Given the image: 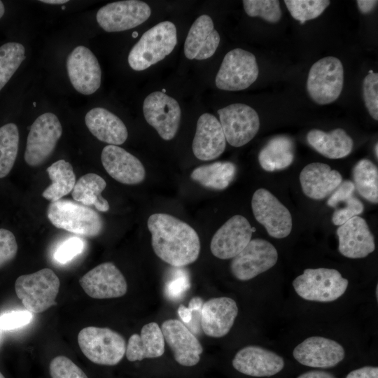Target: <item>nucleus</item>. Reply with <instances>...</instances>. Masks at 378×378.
<instances>
[{"label": "nucleus", "instance_id": "nucleus-1", "mask_svg": "<svg viewBox=\"0 0 378 378\" xmlns=\"http://www.w3.org/2000/svg\"><path fill=\"white\" fill-rule=\"evenodd\" d=\"M147 225L153 251L162 260L176 267L197 260L200 253V237L188 223L172 215L157 213L148 217Z\"/></svg>", "mask_w": 378, "mask_h": 378}, {"label": "nucleus", "instance_id": "nucleus-2", "mask_svg": "<svg viewBox=\"0 0 378 378\" xmlns=\"http://www.w3.org/2000/svg\"><path fill=\"white\" fill-rule=\"evenodd\" d=\"M177 43L176 28L170 21L161 22L147 30L132 48L128 63L135 71H143L169 55Z\"/></svg>", "mask_w": 378, "mask_h": 378}, {"label": "nucleus", "instance_id": "nucleus-3", "mask_svg": "<svg viewBox=\"0 0 378 378\" xmlns=\"http://www.w3.org/2000/svg\"><path fill=\"white\" fill-rule=\"evenodd\" d=\"M47 216L57 228L85 237L98 236L104 228L103 219L96 211L67 199L51 202Z\"/></svg>", "mask_w": 378, "mask_h": 378}, {"label": "nucleus", "instance_id": "nucleus-4", "mask_svg": "<svg viewBox=\"0 0 378 378\" xmlns=\"http://www.w3.org/2000/svg\"><path fill=\"white\" fill-rule=\"evenodd\" d=\"M59 286L57 274L49 268H43L18 277L15 290L27 311L41 313L55 304Z\"/></svg>", "mask_w": 378, "mask_h": 378}, {"label": "nucleus", "instance_id": "nucleus-5", "mask_svg": "<svg viewBox=\"0 0 378 378\" xmlns=\"http://www.w3.org/2000/svg\"><path fill=\"white\" fill-rule=\"evenodd\" d=\"M349 281L341 273L331 268H307L293 281L296 293L304 300L329 302L340 298Z\"/></svg>", "mask_w": 378, "mask_h": 378}, {"label": "nucleus", "instance_id": "nucleus-6", "mask_svg": "<svg viewBox=\"0 0 378 378\" xmlns=\"http://www.w3.org/2000/svg\"><path fill=\"white\" fill-rule=\"evenodd\" d=\"M79 347L91 362L102 365H115L123 358L126 351L124 337L108 328L88 326L78 335Z\"/></svg>", "mask_w": 378, "mask_h": 378}, {"label": "nucleus", "instance_id": "nucleus-7", "mask_svg": "<svg viewBox=\"0 0 378 378\" xmlns=\"http://www.w3.org/2000/svg\"><path fill=\"white\" fill-rule=\"evenodd\" d=\"M344 83L341 61L329 56L320 59L310 68L307 90L312 99L319 105L335 102L340 95Z\"/></svg>", "mask_w": 378, "mask_h": 378}, {"label": "nucleus", "instance_id": "nucleus-8", "mask_svg": "<svg viewBox=\"0 0 378 378\" xmlns=\"http://www.w3.org/2000/svg\"><path fill=\"white\" fill-rule=\"evenodd\" d=\"M258 74L255 55L244 49L235 48L225 55L216 76V85L223 90H242L256 80Z\"/></svg>", "mask_w": 378, "mask_h": 378}, {"label": "nucleus", "instance_id": "nucleus-9", "mask_svg": "<svg viewBox=\"0 0 378 378\" xmlns=\"http://www.w3.org/2000/svg\"><path fill=\"white\" fill-rule=\"evenodd\" d=\"M62 134V125L54 113L40 115L27 136L24 155L26 163L31 167L43 163L53 153Z\"/></svg>", "mask_w": 378, "mask_h": 378}, {"label": "nucleus", "instance_id": "nucleus-10", "mask_svg": "<svg viewBox=\"0 0 378 378\" xmlns=\"http://www.w3.org/2000/svg\"><path fill=\"white\" fill-rule=\"evenodd\" d=\"M218 113L225 140L232 146L248 144L259 130V116L248 105L232 104L219 109Z\"/></svg>", "mask_w": 378, "mask_h": 378}, {"label": "nucleus", "instance_id": "nucleus-11", "mask_svg": "<svg viewBox=\"0 0 378 378\" xmlns=\"http://www.w3.org/2000/svg\"><path fill=\"white\" fill-rule=\"evenodd\" d=\"M277 260V251L270 242L253 239L232 258L230 271L237 279L248 281L272 268Z\"/></svg>", "mask_w": 378, "mask_h": 378}, {"label": "nucleus", "instance_id": "nucleus-12", "mask_svg": "<svg viewBox=\"0 0 378 378\" xmlns=\"http://www.w3.org/2000/svg\"><path fill=\"white\" fill-rule=\"evenodd\" d=\"M251 208L256 220L268 234L276 239L285 238L292 230V216L288 209L270 191L258 189L253 195Z\"/></svg>", "mask_w": 378, "mask_h": 378}, {"label": "nucleus", "instance_id": "nucleus-13", "mask_svg": "<svg viewBox=\"0 0 378 378\" xmlns=\"http://www.w3.org/2000/svg\"><path fill=\"white\" fill-rule=\"evenodd\" d=\"M143 112L146 122L164 140L172 139L176 134L181 110L178 102L162 92L149 94L144 99Z\"/></svg>", "mask_w": 378, "mask_h": 378}, {"label": "nucleus", "instance_id": "nucleus-14", "mask_svg": "<svg viewBox=\"0 0 378 378\" xmlns=\"http://www.w3.org/2000/svg\"><path fill=\"white\" fill-rule=\"evenodd\" d=\"M150 6L138 0H125L107 4L99 9L97 21L107 32L122 31L134 28L150 16Z\"/></svg>", "mask_w": 378, "mask_h": 378}, {"label": "nucleus", "instance_id": "nucleus-15", "mask_svg": "<svg viewBox=\"0 0 378 378\" xmlns=\"http://www.w3.org/2000/svg\"><path fill=\"white\" fill-rule=\"evenodd\" d=\"M255 230L244 216H233L214 234L210 244L212 254L222 260L233 258L249 243Z\"/></svg>", "mask_w": 378, "mask_h": 378}, {"label": "nucleus", "instance_id": "nucleus-16", "mask_svg": "<svg viewBox=\"0 0 378 378\" xmlns=\"http://www.w3.org/2000/svg\"><path fill=\"white\" fill-rule=\"evenodd\" d=\"M66 70L71 85L78 92L89 95L99 88L102 70L89 48L83 46L76 47L67 57Z\"/></svg>", "mask_w": 378, "mask_h": 378}, {"label": "nucleus", "instance_id": "nucleus-17", "mask_svg": "<svg viewBox=\"0 0 378 378\" xmlns=\"http://www.w3.org/2000/svg\"><path fill=\"white\" fill-rule=\"evenodd\" d=\"M79 283L85 293L95 299L120 298L127 290L125 276L111 262L94 267L79 279Z\"/></svg>", "mask_w": 378, "mask_h": 378}, {"label": "nucleus", "instance_id": "nucleus-18", "mask_svg": "<svg viewBox=\"0 0 378 378\" xmlns=\"http://www.w3.org/2000/svg\"><path fill=\"white\" fill-rule=\"evenodd\" d=\"M295 359L300 364L316 368H330L340 363L344 358L343 346L337 342L321 337L307 338L293 351Z\"/></svg>", "mask_w": 378, "mask_h": 378}, {"label": "nucleus", "instance_id": "nucleus-19", "mask_svg": "<svg viewBox=\"0 0 378 378\" xmlns=\"http://www.w3.org/2000/svg\"><path fill=\"white\" fill-rule=\"evenodd\" d=\"M164 342L171 349L175 360L183 366L198 363L203 348L196 336L181 321L167 319L161 326Z\"/></svg>", "mask_w": 378, "mask_h": 378}, {"label": "nucleus", "instance_id": "nucleus-20", "mask_svg": "<svg viewBox=\"0 0 378 378\" xmlns=\"http://www.w3.org/2000/svg\"><path fill=\"white\" fill-rule=\"evenodd\" d=\"M101 161L106 172L121 183L136 185L145 178L146 171L141 162L118 146H106L102 152Z\"/></svg>", "mask_w": 378, "mask_h": 378}, {"label": "nucleus", "instance_id": "nucleus-21", "mask_svg": "<svg viewBox=\"0 0 378 378\" xmlns=\"http://www.w3.org/2000/svg\"><path fill=\"white\" fill-rule=\"evenodd\" d=\"M339 239L338 250L344 257L363 258L375 249L373 234L365 220L356 216L337 229Z\"/></svg>", "mask_w": 378, "mask_h": 378}, {"label": "nucleus", "instance_id": "nucleus-22", "mask_svg": "<svg viewBox=\"0 0 378 378\" xmlns=\"http://www.w3.org/2000/svg\"><path fill=\"white\" fill-rule=\"evenodd\" d=\"M238 314L236 302L228 297L211 298L201 310L200 326L204 333L211 337H222L232 328Z\"/></svg>", "mask_w": 378, "mask_h": 378}, {"label": "nucleus", "instance_id": "nucleus-23", "mask_svg": "<svg viewBox=\"0 0 378 378\" xmlns=\"http://www.w3.org/2000/svg\"><path fill=\"white\" fill-rule=\"evenodd\" d=\"M238 372L252 377H271L284 367L283 358L259 346H247L240 349L232 360Z\"/></svg>", "mask_w": 378, "mask_h": 378}, {"label": "nucleus", "instance_id": "nucleus-24", "mask_svg": "<svg viewBox=\"0 0 378 378\" xmlns=\"http://www.w3.org/2000/svg\"><path fill=\"white\" fill-rule=\"evenodd\" d=\"M226 140L219 120L208 113L201 115L192 141L194 155L201 160H212L224 152Z\"/></svg>", "mask_w": 378, "mask_h": 378}, {"label": "nucleus", "instance_id": "nucleus-25", "mask_svg": "<svg viewBox=\"0 0 378 378\" xmlns=\"http://www.w3.org/2000/svg\"><path fill=\"white\" fill-rule=\"evenodd\" d=\"M220 35L208 15L198 17L190 27L184 43V54L189 59H206L216 52Z\"/></svg>", "mask_w": 378, "mask_h": 378}, {"label": "nucleus", "instance_id": "nucleus-26", "mask_svg": "<svg viewBox=\"0 0 378 378\" xmlns=\"http://www.w3.org/2000/svg\"><path fill=\"white\" fill-rule=\"evenodd\" d=\"M300 181L304 194L318 200L330 195L342 182V177L327 164L313 162L302 169Z\"/></svg>", "mask_w": 378, "mask_h": 378}, {"label": "nucleus", "instance_id": "nucleus-27", "mask_svg": "<svg viewBox=\"0 0 378 378\" xmlns=\"http://www.w3.org/2000/svg\"><path fill=\"white\" fill-rule=\"evenodd\" d=\"M85 122L92 135L108 145H120L127 139L128 132L124 122L106 108L97 107L90 110L85 115Z\"/></svg>", "mask_w": 378, "mask_h": 378}, {"label": "nucleus", "instance_id": "nucleus-28", "mask_svg": "<svg viewBox=\"0 0 378 378\" xmlns=\"http://www.w3.org/2000/svg\"><path fill=\"white\" fill-rule=\"evenodd\" d=\"M165 342L159 325L150 322L144 325L140 334L132 335L126 344L125 355L129 361L154 358L163 355Z\"/></svg>", "mask_w": 378, "mask_h": 378}, {"label": "nucleus", "instance_id": "nucleus-29", "mask_svg": "<svg viewBox=\"0 0 378 378\" xmlns=\"http://www.w3.org/2000/svg\"><path fill=\"white\" fill-rule=\"evenodd\" d=\"M307 141L315 150L330 159H340L349 155L354 146L353 139L342 128L329 132L313 129L307 133Z\"/></svg>", "mask_w": 378, "mask_h": 378}, {"label": "nucleus", "instance_id": "nucleus-30", "mask_svg": "<svg viewBox=\"0 0 378 378\" xmlns=\"http://www.w3.org/2000/svg\"><path fill=\"white\" fill-rule=\"evenodd\" d=\"M354 183L349 180L344 181L328 198V206L335 209L332 216V221L335 225H341L363 213V204L354 195Z\"/></svg>", "mask_w": 378, "mask_h": 378}, {"label": "nucleus", "instance_id": "nucleus-31", "mask_svg": "<svg viewBox=\"0 0 378 378\" xmlns=\"http://www.w3.org/2000/svg\"><path fill=\"white\" fill-rule=\"evenodd\" d=\"M294 152V143L290 137L277 136L271 139L260 150L258 162L267 172L284 169L292 164Z\"/></svg>", "mask_w": 378, "mask_h": 378}, {"label": "nucleus", "instance_id": "nucleus-32", "mask_svg": "<svg viewBox=\"0 0 378 378\" xmlns=\"http://www.w3.org/2000/svg\"><path fill=\"white\" fill-rule=\"evenodd\" d=\"M106 183L98 174L88 173L82 176L71 192L74 201L85 206H94L98 211L106 212L109 209L108 201L102 196Z\"/></svg>", "mask_w": 378, "mask_h": 378}, {"label": "nucleus", "instance_id": "nucleus-33", "mask_svg": "<svg viewBox=\"0 0 378 378\" xmlns=\"http://www.w3.org/2000/svg\"><path fill=\"white\" fill-rule=\"evenodd\" d=\"M236 166L228 161L215 162L195 168L190 178L202 186L213 190H224L233 181Z\"/></svg>", "mask_w": 378, "mask_h": 378}, {"label": "nucleus", "instance_id": "nucleus-34", "mask_svg": "<svg viewBox=\"0 0 378 378\" xmlns=\"http://www.w3.org/2000/svg\"><path fill=\"white\" fill-rule=\"evenodd\" d=\"M51 184L42 192V196L56 202L72 192L76 184V175L72 165L64 160H59L47 168Z\"/></svg>", "mask_w": 378, "mask_h": 378}, {"label": "nucleus", "instance_id": "nucleus-35", "mask_svg": "<svg viewBox=\"0 0 378 378\" xmlns=\"http://www.w3.org/2000/svg\"><path fill=\"white\" fill-rule=\"evenodd\" d=\"M353 179L355 188L360 196L373 203L378 202V169L368 159L358 161L353 168Z\"/></svg>", "mask_w": 378, "mask_h": 378}, {"label": "nucleus", "instance_id": "nucleus-36", "mask_svg": "<svg viewBox=\"0 0 378 378\" xmlns=\"http://www.w3.org/2000/svg\"><path fill=\"white\" fill-rule=\"evenodd\" d=\"M19 147V131L14 123L0 127V178L6 177L15 162Z\"/></svg>", "mask_w": 378, "mask_h": 378}, {"label": "nucleus", "instance_id": "nucleus-37", "mask_svg": "<svg viewBox=\"0 0 378 378\" xmlns=\"http://www.w3.org/2000/svg\"><path fill=\"white\" fill-rule=\"evenodd\" d=\"M25 59V48L19 43L8 42L0 47V90Z\"/></svg>", "mask_w": 378, "mask_h": 378}, {"label": "nucleus", "instance_id": "nucleus-38", "mask_svg": "<svg viewBox=\"0 0 378 378\" xmlns=\"http://www.w3.org/2000/svg\"><path fill=\"white\" fill-rule=\"evenodd\" d=\"M284 3L291 16L303 24L321 15L330 2L328 0H286Z\"/></svg>", "mask_w": 378, "mask_h": 378}, {"label": "nucleus", "instance_id": "nucleus-39", "mask_svg": "<svg viewBox=\"0 0 378 378\" xmlns=\"http://www.w3.org/2000/svg\"><path fill=\"white\" fill-rule=\"evenodd\" d=\"M246 13L250 17H260L268 22L276 23L281 18V10L277 0H244Z\"/></svg>", "mask_w": 378, "mask_h": 378}, {"label": "nucleus", "instance_id": "nucleus-40", "mask_svg": "<svg viewBox=\"0 0 378 378\" xmlns=\"http://www.w3.org/2000/svg\"><path fill=\"white\" fill-rule=\"evenodd\" d=\"M49 371L51 378H88L81 368L64 356L52 358Z\"/></svg>", "mask_w": 378, "mask_h": 378}, {"label": "nucleus", "instance_id": "nucleus-41", "mask_svg": "<svg viewBox=\"0 0 378 378\" xmlns=\"http://www.w3.org/2000/svg\"><path fill=\"white\" fill-rule=\"evenodd\" d=\"M363 94L365 107L376 120H378V74L370 71L363 84Z\"/></svg>", "mask_w": 378, "mask_h": 378}, {"label": "nucleus", "instance_id": "nucleus-42", "mask_svg": "<svg viewBox=\"0 0 378 378\" xmlns=\"http://www.w3.org/2000/svg\"><path fill=\"white\" fill-rule=\"evenodd\" d=\"M84 247L83 241L78 237H71L57 248L54 258L60 263H66L80 254Z\"/></svg>", "mask_w": 378, "mask_h": 378}, {"label": "nucleus", "instance_id": "nucleus-43", "mask_svg": "<svg viewBox=\"0 0 378 378\" xmlns=\"http://www.w3.org/2000/svg\"><path fill=\"white\" fill-rule=\"evenodd\" d=\"M18 249L13 233L7 229L0 228V267L15 258Z\"/></svg>", "mask_w": 378, "mask_h": 378}, {"label": "nucleus", "instance_id": "nucleus-44", "mask_svg": "<svg viewBox=\"0 0 378 378\" xmlns=\"http://www.w3.org/2000/svg\"><path fill=\"white\" fill-rule=\"evenodd\" d=\"M190 286L188 275L182 271H178L166 282L164 292L168 298L177 300L184 295Z\"/></svg>", "mask_w": 378, "mask_h": 378}, {"label": "nucleus", "instance_id": "nucleus-45", "mask_svg": "<svg viewBox=\"0 0 378 378\" xmlns=\"http://www.w3.org/2000/svg\"><path fill=\"white\" fill-rule=\"evenodd\" d=\"M31 313L27 310L10 311L0 316V329L11 330L21 328L30 323Z\"/></svg>", "mask_w": 378, "mask_h": 378}, {"label": "nucleus", "instance_id": "nucleus-46", "mask_svg": "<svg viewBox=\"0 0 378 378\" xmlns=\"http://www.w3.org/2000/svg\"><path fill=\"white\" fill-rule=\"evenodd\" d=\"M203 304V300L200 297L197 296L190 299L188 307H186L183 304H180L178 306L177 312L180 318L183 321L182 323L188 324L192 319L193 312L197 310H202Z\"/></svg>", "mask_w": 378, "mask_h": 378}, {"label": "nucleus", "instance_id": "nucleus-47", "mask_svg": "<svg viewBox=\"0 0 378 378\" xmlns=\"http://www.w3.org/2000/svg\"><path fill=\"white\" fill-rule=\"evenodd\" d=\"M346 378H378V368L364 366L350 372Z\"/></svg>", "mask_w": 378, "mask_h": 378}, {"label": "nucleus", "instance_id": "nucleus-48", "mask_svg": "<svg viewBox=\"0 0 378 378\" xmlns=\"http://www.w3.org/2000/svg\"><path fill=\"white\" fill-rule=\"evenodd\" d=\"M358 8L363 14L370 13L377 6L378 1L375 0H358Z\"/></svg>", "mask_w": 378, "mask_h": 378}, {"label": "nucleus", "instance_id": "nucleus-49", "mask_svg": "<svg viewBox=\"0 0 378 378\" xmlns=\"http://www.w3.org/2000/svg\"><path fill=\"white\" fill-rule=\"evenodd\" d=\"M297 378H336L332 374L323 370H311L299 375Z\"/></svg>", "mask_w": 378, "mask_h": 378}, {"label": "nucleus", "instance_id": "nucleus-50", "mask_svg": "<svg viewBox=\"0 0 378 378\" xmlns=\"http://www.w3.org/2000/svg\"><path fill=\"white\" fill-rule=\"evenodd\" d=\"M40 1L48 4H63L68 2L67 0H41Z\"/></svg>", "mask_w": 378, "mask_h": 378}, {"label": "nucleus", "instance_id": "nucleus-51", "mask_svg": "<svg viewBox=\"0 0 378 378\" xmlns=\"http://www.w3.org/2000/svg\"><path fill=\"white\" fill-rule=\"evenodd\" d=\"M5 13V7L1 1H0V18H1Z\"/></svg>", "mask_w": 378, "mask_h": 378}, {"label": "nucleus", "instance_id": "nucleus-52", "mask_svg": "<svg viewBox=\"0 0 378 378\" xmlns=\"http://www.w3.org/2000/svg\"><path fill=\"white\" fill-rule=\"evenodd\" d=\"M377 146H378V144L377 143L375 144V146H374V154H375L377 158H378Z\"/></svg>", "mask_w": 378, "mask_h": 378}, {"label": "nucleus", "instance_id": "nucleus-53", "mask_svg": "<svg viewBox=\"0 0 378 378\" xmlns=\"http://www.w3.org/2000/svg\"><path fill=\"white\" fill-rule=\"evenodd\" d=\"M137 36H138V33L136 31H134V32L132 33V36L134 38H136Z\"/></svg>", "mask_w": 378, "mask_h": 378}, {"label": "nucleus", "instance_id": "nucleus-54", "mask_svg": "<svg viewBox=\"0 0 378 378\" xmlns=\"http://www.w3.org/2000/svg\"><path fill=\"white\" fill-rule=\"evenodd\" d=\"M0 378H5L3 374L0 372Z\"/></svg>", "mask_w": 378, "mask_h": 378}, {"label": "nucleus", "instance_id": "nucleus-55", "mask_svg": "<svg viewBox=\"0 0 378 378\" xmlns=\"http://www.w3.org/2000/svg\"><path fill=\"white\" fill-rule=\"evenodd\" d=\"M33 105H34V106H36V103L34 102V103H33Z\"/></svg>", "mask_w": 378, "mask_h": 378}]
</instances>
